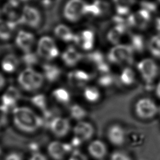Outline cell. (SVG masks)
I'll return each instance as SVG.
<instances>
[{
	"label": "cell",
	"instance_id": "obj_1",
	"mask_svg": "<svg viewBox=\"0 0 160 160\" xmlns=\"http://www.w3.org/2000/svg\"><path fill=\"white\" fill-rule=\"evenodd\" d=\"M12 116L14 125L23 132H34L44 124L43 119L29 108H16L13 109Z\"/></svg>",
	"mask_w": 160,
	"mask_h": 160
},
{
	"label": "cell",
	"instance_id": "obj_2",
	"mask_svg": "<svg viewBox=\"0 0 160 160\" xmlns=\"http://www.w3.org/2000/svg\"><path fill=\"white\" fill-rule=\"evenodd\" d=\"M18 82L23 89L28 91H35L42 86L44 76L31 68H27L18 76Z\"/></svg>",
	"mask_w": 160,
	"mask_h": 160
},
{
	"label": "cell",
	"instance_id": "obj_3",
	"mask_svg": "<svg viewBox=\"0 0 160 160\" xmlns=\"http://www.w3.org/2000/svg\"><path fill=\"white\" fill-rule=\"evenodd\" d=\"M88 6L85 0H68L62 9L63 17L69 22H78L87 14Z\"/></svg>",
	"mask_w": 160,
	"mask_h": 160
},
{
	"label": "cell",
	"instance_id": "obj_4",
	"mask_svg": "<svg viewBox=\"0 0 160 160\" xmlns=\"http://www.w3.org/2000/svg\"><path fill=\"white\" fill-rule=\"evenodd\" d=\"M37 54L45 60L51 61L59 56V51L52 38L43 36L38 42Z\"/></svg>",
	"mask_w": 160,
	"mask_h": 160
},
{
	"label": "cell",
	"instance_id": "obj_5",
	"mask_svg": "<svg viewBox=\"0 0 160 160\" xmlns=\"http://www.w3.org/2000/svg\"><path fill=\"white\" fill-rule=\"evenodd\" d=\"M133 50L129 45L119 44L114 45L109 51L108 59L116 64L129 63L132 61Z\"/></svg>",
	"mask_w": 160,
	"mask_h": 160
},
{
	"label": "cell",
	"instance_id": "obj_6",
	"mask_svg": "<svg viewBox=\"0 0 160 160\" xmlns=\"http://www.w3.org/2000/svg\"><path fill=\"white\" fill-rule=\"evenodd\" d=\"M134 111L136 116L140 119H150L159 112V108L151 99L142 98L136 102Z\"/></svg>",
	"mask_w": 160,
	"mask_h": 160
},
{
	"label": "cell",
	"instance_id": "obj_7",
	"mask_svg": "<svg viewBox=\"0 0 160 160\" xmlns=\"http://www.w3.org/2000/svg\"><path fill=\"white\" fill-rule=\"evenodd\" d=\"M137 69L142 78L147 83L152 82L157 77L158 67L155 61L151 58H144L137 64Z\"/></svg>",
	"mask_w": 160,
	"mask_h": 160
},
{
	"label": "cell",
	"instance_id": "obj_8",
	"mask_svg": "<svg viewBox=\"0 0 160 160\" xmlns=\"http://www.w3.org/2000/svg\"><path fill=\"white\" fill-rule=\"evenodd\" d=\"M41 22L42 16L38 9L29 5L24 6L20 20L21 24H25L33 29H38L41 26Z\"/></svg>",
	"mask_w": 160,
	"mask_h": 160
},
{
	"label": "cell",
	"instance_id": "obj_9",
	"mask_svg": "<svg viewBox=\"0 0 160 160\" xmlns=\"http://www.w3.org/2000/svg\"><path fill=\"white\" fill-rule=\"evenodd\" d=\"M74 138L81 143L88 141L94 135V128L89 122L85 121H78L73 128Z\"/></svg>",
	"mask_w": 160,
	"mask_h": 160
},
{
	"label": "cell",
	"instance_id": "obj_10",
	"mask_svg": "<svg viewBox=\"0 0 160 160\" xmlns=\"http://www.w3.org/2000/svg\"><path fill=\"white\" fill-rule=\"evenodd\" d=\"M71 144L59 141H52L48 146L49 156L54 160H62L66 154L71 151Z\"/></svg>",
	"mask_w": 160,
	"mask_h": 160
},
{
	"label": "cell",
	"instance_id": "obj_11",
	"mask_svg": "<svg viewBox=\"0 0 160 160\" xmlns=\"http://www.w3.org/2000/svg\"><path fill=\"white\" fill-rule=\"evenodd\" d=\"M16 45L24 53L31 52L35 44V37L30 32L21 30L16 38Z\"/></svg>",
	"mask_w": 160,
	"mask_h": 160
},
{
	"label": "cell",
	"instance_id": "obj_12",
	"mask_svg": "<svg viewBox=\"0 0 160 160\" xmlns=\"http://www.w3.org/2000/svg\"><path fill=\"white\" fill-rule=\"evenodd\" d=\"M49 128L54 136L61 138L68 134L71 129V125L68 119L62 117H56L51 122Z\"/></svg>",
	"mask_w": 160,
	"mask_h": 160
},
{
	"label": "cell",
	"instance_id": "obj_13",
	"mask_svg": "<svg viewBox=\"0 0 160 160\" xmlns=\"http://www.w3.org/2000/svg\"><path fill=\"white\" fill-rule=\"evenodd\" d=\"M2 12L8 17L9 21L21 24L20 20L22 11L20 10V2L18 0H10L4 4L2 8Z\"/></svg>",
	"mask_w": 160,
	"mask_h": 160
},
{
	"label": "cell",
	"instance_id": "obj_14",
	"mask_svg": "<svg viewBox=\"0 0 160 160\" xmlns=\"http://www.w3.org/2000/svg\"><path fill=\"white\" fill-rule=\"evenodd\" d=\"M108 139L114 146H120L126 142V131L119 124L111 126L108 130Z\"/></svg>",
	"mask_w": 160,
	"mask_h": 160
},
{
	"label": "cell",
	"instance_id": "obj_15",
	"mask_svg": "<svg viewBox=\"0 0 160 160\" xmlns=\"http://www.w3.org/2000/svg\"><path fill=\"white\" fill-rule=\"evenodd\" d=\"M74 42L86 51L92 49L94 44V34L91 30H83L75 34Z\"/></svg>",
	"mask_w": 160,
	"mask_h": 160
},
{
	"label": "cell",
	"instance_id": "obj_16",
	"mask_svg": "<svg viewBox=\"0 0 160 160\" xmlns=\"http://www.w3.org/2000/svg\"><path fill=\"white\" fill-rule=\"evenodd\" d=\"M90 75L82 70H74L70 72L68 75V82L75 88L84 86L90 80Z\"/></svg>",
	"mask_w": 160,
	"mask_h": 160
},
{
	"label": "cell",
	"instance_id": "obj_17",
	"mask_svg": "<svg viewBox=\"0 0 160 160\" xmlns=\"http://www.w3.org/2000/svg\"><path fill=\"white\" fill-rule=\"evenodd\" d=\"M88 151L94 159L102 160L107 154V147L103 141L95 139L91 141L88 144Z\"/></svg>",
	"mask_w": 160,
	"mask_h": 160
},
{
	"label": "cell",
	"instance_id": "obj_18",
	"mask_svg": "<svg viewBox=\"0 0 160 160\" xmlns=\"http://www.w3.org/2000/svg\"><path fill=\"white\" fill-rule=\"evenodd\" d=\"M61 58L66 66L72 67L80 62L82 59V54L73 46H69L62 52Z\"/></svg>",
	"mask_w": 160,
	"mask_h": 160
},
{
	"label": "cell",
	"instance_id": "obj_19",
	"mask_svg": "<svg viewBox=\"0 0 160 160\" xmlns=\"http://www.w3.org/2000/svg\"><path fill=\"white\" fill-rule=\"evenodd\" d=\"M21 98L19 91L14 86H9L1 97L2 105L8 109L14 106Z\"/></svg>",
	"mask_w": 160,
	"mask_h": 160
},
{
	"label": "cell",
	"instance_id": "obj_20",
	"mask_svg": "<svg viewBox=\"0 0 160 160\" xmlns=\"http://www.w3.org/2000/svg\"><path fill=\"white\" fill-rule=\"evenodd\" d=\"M151 15L147 10L142 9L131 15L129 18V22L132 25L139 28L146 27L150 21Z\"/></svg>",
	"mask_w": 160,
	"mask_h": 160
},
{
	"label": "cell",
	"instance_id": "obj_21",
	"mask_svg": "<svg viewBox=\"0 0 160 160\" xmlns=\"http://www.w3.org/2000/svg\"><path fill=\"white\" fill-rule=\"evenodd\" d=\"M18 24L11 21L0 19V39L2 41L9 40Z\"/></svg>",
	"mask_w": 160,
	"mask_h": 160
},
{
	"label": "cell",
	"instance_id": "obj_22",
	"mask_svg": "<svg viewBox=\"0 0 160 160\" xmlns=\"http://www.w3.org/2000/svg\"><path fill=\"white\" fill-rule=\"evenodd\" d=\"M19 59L14 54L10 53L6 55L2 60V69L6 72H14L19 65Z\"/></svg>",
	"mask_w": 160,
	"mask_h": 160
},
{
	"label": "cell",
	"instance_id": "obj_23",
	"mask_svg": "<svg viewBox=\"0 0 160 160\" xmlns=\"http://www.w3.org/2000/svg\"><path fill=\"white\" fill-rule=\"evenodd\" d=\"M54 33L58 39L64 42L74 41L75 34L66 25L58 24L54 28Z\"/></svg>",
	"mask_w": 160,
	"mask_h": 160
},
{
	"label": "cell",
	"instance_id": "obj_24",
	"mask_svg": "<svg viewBox=\"0 0 160 160\" xmlns=\"http://www.w3.org/2000/svg\"><path fill=\"white\" fill-rule=\"evenodd\" d=\"M43 76L49 82L56 81L61 74V69L55 64H45L42 66Z\"/></svg>",
	"mask_w": 160,
	"mask_h": 160
},
{
	"label": "cell",
	"instance_id": "obj_25",
	"mask_svg": "<svg viewBox=\"0 0 160 160\" xmlns=\"http://www.w3.org/2000/svg\"><path fill=\"white\" fill-rule=\"evenodd\" d=\"M144 139V135L140 131L131 129L126 132V142L132 147H138L142 145Z\"/></svg>",
	"mask_w": 160,
	"mask_h": 160
},
{
	"label": "cell",
	"instance_id": "obj_26",
	"mask_svg": "<svg viewBox=\"0 0 160 160\" xmlns=\"http://www.w3.org/2000/svg\"><path fill=\"white\" fill-rule=\"evenodd\" d=\"M84 99L89 102H97L101 98V92L98 88L94 86H86L83 91Z\"/></svg>",
	"mask_w": 160,
	"mask_h": 160
},
{
	"label": "cell",
	"instance_id": "obj_27",
	"mask_svg": "<svg viewBox=\"0 0 160 160\" xmlns=\"http://www.w3.org/2000/svg\"><path fill=\"white\" fill-rule=\"evenodd\" d=\"M119 79L122 84L127 86H130L135 82V72L131 68L126 67L122 70L119 75Z\"/></svg>",
	"mask_w": 160,
	"mask_h": 160
},
{
	"label": "cell",
	"instance_id": "obj_28",
	"mask_svg": "<svg viewBox=\"0 0 160 160\" xmlns=\"http://www.w3.org/2000/svg\"><path fill=\"white\" fill-rule=\"evenodd\" d=\"M52 97L54 99L62 104H66L71 100L70 93L64 88H58L52 91Z\"/></svg>",
	"mask_w": 160,
	"mask_h": 160
},
{
	"label": "cell",
	"instance_id": "obj_29",
	"mask_svg": "<svg viewBox=\"0 0 160 160\" xmlns=\"http://www.w3.org/2000/svg\"><path fill=\"white\" fill-rule=\"evenodd\" d=\"M124 32V31L123 29L122 26L118 25L111 30V31L108 34V38L109 41L114 45L119 44H120L119 41L122 38Z\"/></svg>",
	"mask_w": 160,
	"mask_h": 160
},
{
	"label": "cell",
	"instance_id": "obj_30",
	"mask_svg": "<svg viewBox=\"0 0 160 160\" xmlns=\"http://www.w3.org/2000/svg\"><path fill=\"white\" fill-rule=\"evenodd\" d=\"M69 112L71 118L78 121H82L87 115L86 110L83 107L77 104H74L70 107Z\"/></svg>",
	"mask_w": 160,
	"mask_h": 160
},
{
	"label": "cell",
	"instance_id": "obj_31",
	"mask_svg": "<svg viewBox=\"0 0 160 160\" xmlns=\"http://www.w3.org/2000/svg\"><path fill=\"white\" fill-rule=\"evenodd\" d=\"M116 6L117 10L120 15L128 13L129 8L134 3L135 0H113Z\"/></svg>",
	"mask_w": 160,
	"mask_h": 160
},
{
	"label": "cell",
	"instance_id": "obj_32",
	"mask_svg": "<svg viewBox=\"0 0 160 160\" xmlns=\"http://www.w3.org/2000/svg\"><path fill=\"white\" fill-rule=\"evenodd\" d=\"M31 102L36 107L42 110L44 112L48 110L47 108V99L43 94H37L31 98Z\"/></svg>",
	"mask_w": 160,
	"mask_h": 160
},
{
	"label": "cell",
	"instance_id": "obj_33",
	"mask_svg": "<svg viewBox=\"0 0 160 160\" xmlns=\"http://www.w3.org/2000/svg\"><path fill=\"white\" fill-rule=\"evenodd\" d=\"M149 46L152 55L160 58V35L153 37L150 40Z\"/></svg>",
	"mask_w": 160,
	"mask_h": 160
},
{
	"label": "cell",
	"instance_id": "obj_34",
	"mask_svg": "<svg viewBox=\"0 0 160 160\" xmlns=\"http://www.w3.org/2000/svg\"><path fill=\"white\" fill-rule=\"evenodd\" d=\"M21 61L28 66H32L35 65L38 62V59L36 54L32 53L31 52L24 53V54L21 58Z\"/></svg>",
	"mask_w": 160,
	"mask_h": 160
},
{
	"label": "cell",
	"instance_id": "obj_35",
	"mask_svg": "<svg viewBox=\"0 0 160 160\" xmlns=\"http://www.w3.org/2000/svg\"><path fill=\"white\" fill-rule=\"evenodd\" d=\"M129 46L133 51H141L144 48V39L141 36L134 35L131 39V42Z\"/></svg>",
	"mask_w": 160,
	"mask_h": 160
},
{
	"label": "cell",
	"instance_id": "obj_36",
	"mask_svg": "<svg viewBox=\"0 0 160 160\" xmlns=\"http://www.w3.org/2000/svg\"><path fill=\"white\" fill-rule=\"evenodd\" d=\"M114 82L113 77L108 73L104 74L101 76L98 79V83L102 87H109L112 85Z\"/></svg>",
	"mask_w": 160,
	"mask_h": 160
},
{
	"label": "cell",
	"instance_id": "obj_37",
	"mask_svg": "<svg viewBox=\"0 0 160 160\" xmlns=\"http://www.w3.org/2000/svg\"><path fill=\"white\" fill-rule=\"evenodd\" d=\"M8 109L3 105L0 106V127L4 126L7 122Z\"/></svg>",
	"mask_w": 160,
	"mask_h": 160
},
{
	"label": "cell",
	"instance_id": "obj_38",
	"mask_svg": "<svg viewBox=\"0 0 160 160\" xmlns=\"http://www.w3.org/2000/svg\"><path fill=\"white\" fill-rule=\"evenodd\" d=\"M110 160H131L129 156L121 152H113L111 156Z\"/></svg>",
	"mask_w": 160,
	"mask_h": 160
},
{
	"label": "cell",
	"instance_id": "obj_39",
	"mask_svg": "<svg viewBox=\"0 0 160 160\" xmlns=\"http://www.w3.org/2000/svg\"><path fill=\"white\" fill-rule=\"evenodd\" d=\"M69 160H87V158L82 152L76 150L72 152Z\"/></svg>",
	"mask_w": 160,
	"mask_h": 160
},
{
	"label": "cell",
	"instance_id": "obj_40",
	"mask_svg": "<svg viewBox=\"0 0 160 160\" xmlns=\"http://www.w3.org/2000/svg\"><path fill=\"white\" fill-rule=\"evenodd\" d=\"M5 160H23L22 156L19 152H12L8 154Z\"/></svg>",
	"mask_w": 160,
	"mask_h": 160
},
{
	"label": "cell",
	"instance_id": "obj_41",
	"mask_svg": "<svg viewBox=\"0 0 160 160\" xmlns=\"http://www.w3.org/2000/svg\"><path fill=\"white\" fill-rule=\"evenodd\" d=\"M29 160H48L47 158L41 153L39 152H34L31 157L30 158Z\"/></svg>",
	"mask_w": 160,
	"mask_h": 160
},
{
	"label": "cell",
	"instance_id": "obj_42",
	"mask_svg": "<svg viewBox=\"0 0 160 160\" xmlns=\"http://www.w3.org/2000/svg\"><path fill=\"white\" fill-rule=\"evenodd\" d=\"M5 82H6L5 78H4V76L0 73V90L4 87V86L5 85Z\"/></svg>",
	"mask_w": 160,
	"mask_h": 160
},
{
	"label": "cell",
	"instance_id": "obj_43",
	"mask_svg": "<svg viewBox=\"0 0 160 160\" xmlns=\"http://www.w3.org/2000/svg\"><path fill=\"white\" fill-rule=\"evenodd\" d=\"M156 94L160 99V82H159L158 84L156 86Z\"/></svg>",
	"mask_w": 160,
	"mask_h": 160
},
{
	"label": "cell",
	"instance_id": "obj_44",
	"mask_svg": "<svg viewBox=\"0 0 160 160\" xmlns=\"http://www.w3.org/2000/svg\"><path fill=\"white\" fill-rule=\"evenodd\" d=\"M19 2H26V1H31V0H18Z\"/></svg>",
	"mask_w": 160,
	"mask_h": 160
},
{
	"label": "cell",
	"instance_id": "obj_45",
	"mask_svg": "<svg viewBox=\"0 0 160 160\" xmlns=\"http://www.w3.org/2000/svg\"><path fill=\"white\" fill-rule=\"evenodd\" d=\"M159 112H160V108H159Z\"/></svg>",
	"mask_w": 160,
	"mask_h": 160
},
{
	"label": "cell",
	"instance_id": "obj_46",
	"mask_svg": "<svg viewBox=\"0 0 160 160\" xmlns=\"http://www.w3.org/2000/svg\"><path fill=\"white\" fill-rule=\"evenodd\" d=\"M158 1H159V2H160V0H158Z\"/></svg>",
	"mask_w": 160,
	"mask_h": 160
},
{
	"label": "cell",
	"instance_id": "obj_47",
	"mask_svg": "<svg viewBox=\"0 0 160 160\" xmlns=\"http://www.w3.org/2000/svg\"><path fill=\"white\" fill-rule=\"evenodd\" d=\"M102 160H104V159H102Z\"/></svg>",
	"mask_w": 160,
	"mask_h": 160
}]
</instances>
